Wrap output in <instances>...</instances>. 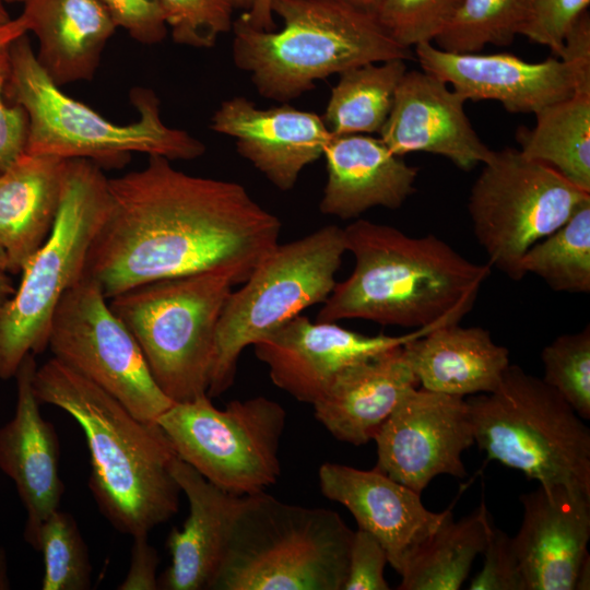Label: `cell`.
I'll return each mask as SVG.
<instances>
[{
  "instance_id": "6da1fadb",
  "label": "cell",
  "mask_w": 590,
  "mask_h": 590,
  "mask_svg": "<svg viewBox=\"0 0 590 590\" xmlns=\"http://www.w3.org/2000/svg\"><path fill=\"white\" fill-rule=\"evenodd\" d=\"M108 191L83 272L107 299L148 282L206 271L243 284L279 244L280 219L243 185L189 175L162 156L108 178Z\"/></svg>"
},
{
  "instance_id": "7a4b0ae2",
  "label": "cell",
  "mask_w": 590,
  "mask_h": 590,
  "mask_svg": "<svg viewBox=\"0 0 590 590\" xmlns=\"http://www.w3.org/2000/svg\"><path fill=\"white\" fill-rule=\"evenodd\" d=\"M343 232L354 268L337 282L317 321L363 319L415 329L459 323L491 275L489 264L470 261L432 234L412 237L364 219Z\"/></svg>"
},
{
  "instance_id": "3957f363",
  "label": "cell",
  "mask_w": 590,
  "mask_h": 590,
  "mask_svg": "<svg viewBox=\"0 0 590 590\" xmlns=\"http://www.w3.org/2000/svg\"><path fill=\"white\" fill-rule=\"evenodd\" d=\"M33 386L39 403L61 409L81 426L91 457L88 487L118 531L149 534L177 514V455L157 423L139 420L55 357L37 366Z\"/></svg>"
},
{
  "instance_id": "277c9868",
  "label": "cell",
  "mask_w": 590,
  "mask_h": 590,
  "mask_svg": "<svg viewBox=\"0 0 590 590\" xmlns=\"http://www.w3.org/2000/svg\"><path fill=\"white\" fill-rule=\"evenodd\" d=\"M280 31H261L234 20L232 56L266 97L287 103L319 80L369 62L413 59L374 13L344 0H272Z\"/></svg>"
},
{
  "instance_id": "5b68a950",
  "label": "cell",
  "mask_w": 590,
  "mask_h": 590,
  "mask_svg": "<svg viewBox=\"0 0 590 590\" xmlns=\"http://www.w3.org/2000/svg\"><path fill=\"white\" fill-rule=\"evenodd\" d=\"M8 56L4 93L27 115L26 153L118 167L132 153L173 162L191 161L205 152L204 143L189 132L164 123L160 98L152 90L130 92L139 117L118 125L63 93L40 67L26 34L9 45Z\"/></svg>"
},
{
  "instance_id": "8992f818",
  "label": "cell",
  "mask_w": 590,
  "mask_h": 590,
  "mask_svg": "<svg viewBox=\"0 0 590 590\" xmlns=\"http://www.w3.org/2000/svg\"><path fill=\"white\" fill-rule=\"evenodd\" d=\"M354 531L340 515L241 496L209 590H343Z\"/></svg>"
},
{
  "instance_id": "52a82bcc",
  "label": "cell",
  "mask_w": 590,
  "mask_h": 590,
  "mask_svg": "<svg viewBox=\"0 0 590 590\" xmlns=\"http://www.w3.org/2000/svg\"><path fill=\"white\" fill-rule=\"evenodd\" d=\"M109 205L108 178L84 158L67 160L59 210L44 244L21 270L0 307V379L15 376L27 354L47 349L55 310L82 278L90 246Z\"/></svg>"
},
{
  "instance_id": "ba28073f",
  "label": "cell",
  "mask_w": 590,
  "mask_h": 590,
  "mask_svg": "<svg viewBox=\"0 0 590 590\" xmlns=\"http://www.w3.org/2000/svg\"><path fill=\"white\" fill-rule=\"evenodd\" d=\"M467 403L474 441L487 459L541 485L590 495V429L543 379L509 365L494 391Z\"/></svg>"
},
{
  "instance_id": "9c48e42d",
  "label": "cell",
  "mask_w": 590,
  "mask_h": 590,
  "mask_svg": "<svg viewBox=\"0 0 590 590\" xmlns=\"http://www.w3.org/2000/svg\"><path fill=\"white\" fill-rule=\"evenodd\" d=\"M233 286L228 274L206 271L148 282L108 299L174 403L208 394L216 329Z\"/></svg>"
},
{
  "instance_id": "30bf717a",
  "label": "cell",
  "mask_w": 590,
  "mask_h": 590,
  "mask_svg": "<svg viewBox=\"0 0 590 590\" xmlns=\"http://www.w3.org/2000/svg\"><path fill=\"white\" fill-rule=\"evenodd\" d=\"M345 252L343 228L326 225L302 238L279 243L241 286L232 291L216 329L210 398L233 386L247 346L327 300Z\"/></svg>"
},
{
  "instance_id": "8fae6325",
  "label": "cell",
  "mask_w": 590,
  "mask_h": 590,
  "mask_svg": "<svg viewBox=\"0 0 590 590\" xmlns=\"http://www.w3.org/2000/svg\"><path fill=\"white\" fill-rule=\"evenodd\" d=\"M177 457L217 487L246 496L281 474L284 408L262 396L217 409L208 394L173 403L156 421Z\"/></svg>"
},
{
  "instance_id": "7c38bea8",
  "label": "cell",
  "mask_w": 590,
  "mask_h": 590,
  "mask_svg": "<svg viewBox=\"0 0 590 590\" xmlns=\"http://www.w3.org/2000/svg\"><path fill=\"white\" fill-rule=\"evenodd\" d=\"M587 192L518 149L493 151L473 182L468 211L474 236L495 267L512 281L526 274L527 250L559 228Z\"/></svg>"
},
{
  "instance_id": "4fadbf2b",
  "label": "cell",
  "mask_w": 590,
  "mask_h": 590,
  "mask_svg": "<svg viewBox=\"0 0 590 590\" xmlns=\"http://www.w3.org/2000/svg\"><path fill=\"white\" fill-rule=\"evenodd\" d=\"M47 349L143 422L156 423L174 403L153 379L130 330L90 279L83 276L59 302Z\"/></svg>"
},
{
  "instance_id": "5bb4252c",
  "label": "cell",
  "mask_w": 590,
  "mask_h": 590,
  "mask_svg": "<svg viewBox=\"0 0 590 590\" xmlns=\"http://www.w3.org/2000/svg\"><path fill=\"white\" fill-rule=\"evenodd\" d=\"M373 440L375 469L420 494L437 475L465 476L462 453L475 444L467 400L422 387L403 394Z\"/></svg>"
},
{
  "instance_id": "9a60e30c",
  "label": "cell",
  "mask_w": 590,
  "mask_h": 590,
  "mask_svg": "<svg viewBox=\"0 0 590 590\" xmlns=\"http://www.w3.org/2000/svg\"><path fill=\"white\" fill-rule=\"evenodd\" d=\"M366 335L330 321L297 315L253 344L272 382L299 402L315 404L346 367L429 332Z\"/></svg>"
},
{
  "instance_id": "2e32d148",
  "label": "cell",
  "mask_w": 590,
  "mask_h": 590,
  "mask_svg": "<svg viewBox=\"0 0 590 590\" xmlns=\"http://www.w3.org/2000/svg\"><path fill=\"white\" fill-rule=\"evenodd\" d=\"M422 70L438 78L467 101L491 99L510 113L536 114L575 91L569 67L559 58L527 62L508 54H459L432 43L415 46Z\"/></svg>"
},
{
  "instance_id": "e0dca14e",
  "label": "cell",
  "mask_w": 590,
  "mask_h": 590,
  "mask_svg": "<svg viewBox=\"0 0 590 590\" xmlns=\"http://www.w3.org/2000/svg\"><path fill=\"white\" fill-rule=\"evenodd\" d=\"M323 496L343 505L358 529L371 533L400 575L441 523L447 509L428 510L421 494L382 472L326 462L318 471Z\"/></svg>"
},
{
  "instance_id": "ac0fdd59",
  "label": "cell",
  "mask_w": 590,
  "mask_h": 590,
  "mask_svg": "<svg viewBox=\"0 0 590 590\" xmlns=\"http://www.w3.org/2000/svg\"><path fill=\"white\" fill-rule=\"evenodd\" d=\"M521 527L514 547L527 590H575L590 558V495L565 485H539L520 497Z\"/></svg>"
},
{
  "instance_id": "d6986e66",
  "label": "cell",
  "mask_w": 590,
  "mask_h": 590,
  "mask_svg": "<svg viewBox=\"0 0 590 590\" xmlns=\"http://www.w3.org/2000/svg\"><path fill=\"white\" fill-rule=\"evenodd\" d=\"M210 129L235 140L238 154L275 188L292 190L303 169L324 151L331 134L321 116L286 103L259 108L244 96L223 101Z\"/></svg>"
},
{
  "instance_id": "ffe728a7",
  "label": "cell",
  "mask_w": 590,
  "mask_h": 590,
  "mask_svg": "<svg viewBox=\"0 0 590 590\" xmlns=\"http://www.w3.org/2000/svg\"><path fill=\"white\" fill-rule=\"evenodd\" d=\"M467 99L447 83L412 70L402 76L390 114L379 131L381 141L399 156L413 152L440 155L470 170L485 163L491 150L464 111Z\"/></svg>"
},
{
  "instance_id": "44dd1931",
  "label": "cell",
  "mask_w": 590,
  "mask_h": 590,
  "mask_svg": "<svg viewBox=\"0 0 590 590\" xmlns=\"http://www.w3.org/2000/svg\"><path fill=\"white\" fill-rule=\"evenodd\" d=\"M37 368L27 354L16 374L13 417L0 427V470L15 484L26 510L23 536L36 548L43 522L59 509L64 486L59 474V441L55 427L39 411L33 380Z\"/></svg>"
},
{
  "instance_id": "7402d4cb",
  "label": "cell",
  "mask_w": 590,
  "mask_h": 590,
  "mask_svg": "<svg viewBox=\"0 0 590 590\" xmlns=\"http://www.w3.org/2000/svg\"><path fill=\"white\" fill-rule=\"evenodd\" d=\"M327 181L319 210L341 220L376 206L396 210L415 191L417 167L392 153L380 138L331 135L323 154Z\"/></svg>"
},
{
  "instance_id": "603a6c76",
  "label": "cell",
  "mask_w": 590,
  "mask_h": 590,
  "mask_svg": "<svg viewBox=\"0 0 590 590\" xmlns=\"http://www.w3.org/2000/svg\"><path fill=\"white\" fill-rule=\"evenodd\" d=\"M403 345L346 367L312 404L315 417L335 439L369 442L403 394L418 387Z\"/></svg>"
},
{
  "instance_id": "cb8c5ba5",
  "label": "cell",
  "mask_w": 590,
  "mask_h": 590,
  "mask_svg": "<svg viewBox=\"0 0 590 590\" xmlns=\"http://www.w3.org/2000/svg\"><path fill=\"white\" fill-rule=\"evenodd\" d=\"M172 473L187 497L189 512L182 528H173L168 534L172 562L158 577V589H208L223 557L241 496L212 484L178 457L172 463Z\"/></svg>"
},
{
  "instance_id": "d4e9b609",
  "label": "cell",
  "mask_w": 590,
  "mask_h": 590,
  "mask_svg": "<svg viewBox=\"0 0 590 590\" xmlns=\"http://www.w3.org/2000/svg\"><path fill=\"white\" fill-rule=\"evenodd\" d=\"M36 59L58 86L91 80L116 26L99 0H24Z\"/></svg>"
},
{
  "instance_id": "484cf974",
  "label": "cell",
  "mask_w": 590,
  "mask_h": 590,
  "mask_svg": "<svg viewBox=\"0 0 590 590\" xmlns=\"http://www.w3.org/2000/svg\"><path fill=\"white\" fill-rule=\"evenodd\" d=\"M403 350L418 386L462 398L494 391L510 365L509 350L488 330L459 323L430 330Z\"/></svg>"
},
{
  "instance_id": "4316f807",
  "label": "cell",
  "mask_w": 590,
  "mask_h": 590,
  "mask_svg": "<svg viewBox=\"0 0 590 590\" xmlns=\"http://www.w3.org/2000/svg\"><path fill=\"white\" fill-rule=\"evenodd\" d=\"M67 160L24 152L0 172V245L8 272L20 273L49 236L61 199Z\"/></svg>"
},
{
  "instance_id": "83f0119b",
  "label": "cell",
  "mask_w": 590,
  "mask_h": 590,
  "mask_svg": "<svg viewBox=\"0 0 590 590\" xmlns=\"http://www.w3.org/2000/svg\"><path fill=\"white\" fill-rule=\"evenodd\" d=\"M534 115L533 129L517 131L518 150L590 192V92H574Z\"/></svg>"
},
{
  "instance_id": "f1b7e54d",
  "label": "cell",
  "mask_w": 590,
  "mask_h": 590,
  "mask_svg": "<svg viewBox=\"0 0 590 590\" xmlns=\"http://www.w3.org/2000/svg\"><path fill=\"white\" fill-rule=\"evenodd\" d=\"M452 508L401 571L398 590H458L475 557L483 553L493 528L482 500L471 515L453 520Z\"/></svg>"
},
{
  "instance_id": "f546056e",
  "label": "cell",
  "mask_w": 590,
  "mask_h": 590,
  "mask_svg": "<svg viewBox=\"0 0 590 590\" xmlns=\"http://www.w3.org/2000/svg\"><path fill=\"white\" fill-rule=\"evenodd\" d=\"M405 72V61L393 59L340 73L321 116L330 134L379 133Z\"/></svg>"
},
{
  "instance_id": "4dcf8cb0",
  "label": "cell",
  "mask_w": 590,
  "mask_h": 590,
  "mask_svg": "<svg viewBox=\"0 0 590 590\" xmlns=\"http://www.w3.org/2000/svg\"><path fill=\"white\" fill-rule=\"evenodd\" d=\"M521 269L526 275H538L553 291L590 292V199L559 228L527 250Z\"/></svg>"
},
{
  "instance_id": "1f68e13d",
  "label": "cell",
  "mask_w": 590,
  "mask_h": 590,
  "mask_svg": "<svg viewBox=\"0 0 590 590\" xmlns=\"http://www.w3.org/2000/svg\"><path fill=\"white\" fill-rule=\"evenodd\" d=\"M530 4L531 0H462L436 45L459 54L479 52L486 45H509L519 35Z\"/></svg>"
},
{
  "instance_id": "d6a6232c",
  "label": "cell",
  "mask_w": 590,
  "mask_h": 590,
  "mask_svg": "<svg viewBox=\"0 0 590 590\" xmlns=\"http://www.w3.org/2000/svg\"><path fill=\"white\" fill-rule=\"evenodd\" d=\"M36 551L43 554V590H87L92 565L74 518L57 509L42 524Z\"/></svg>"
},
{
  "instance_id": "836d02e7",
  "label": "cell",
  "mask_w": 590,
  "mask_h": 590,
  "mask_svg": "<svg viewBox=\"0 0 590 590\" xmlns=\"http://www.w3.org/2000/svg\"><path fill=\"white\" fill-rule=\"evenodd\" d=\"M543 380L590 420V327L557 337L541 353Z\"/></svg>"
},
{
  "instance_id": "e575fe53",
  "label": "cell",
  "mask_w": 590,
  "mask_h": 590,
  "mask_svg": "<svg viewBox=\"0 0 590 590\" xmlns=\"http://www.w3.org/2000/svg\"><path fill=\"white\" fill-rule=\"evenodd\" d=\"M462 0H381L375 16L399 45L432 43L449 25Z\"/></svg>"
},
{
  "instance_id": "d590c367",
  "label": "cell",
  "mask_w": 590,
  "mask_h": 590,
  "mask_svg": "<svg viewBox=\"0 0 590 590\" xmlns=\"http://www.w3.org/2000/svg\"><path fill=\"white\" fill-rule=\"evenodd\" d=\"M173 40L192 48H212L232 31L234 8L228 0H158Z\"/></svg>"
},
{
  "instance_id": "8d00e7d4",
  "label": "cell",
  "mask_w": 590,
  "mask_h": 590,
  "mask_svg": "<svg viewBox=\"0 0 590 590\" xmlns=\"http://www.w3.org/2000/svg\"><path fill=\"white\" fill-rule=\"evenodd\" d=\"M589 3L590 0H531L528 17L519 35L547 46L559 57L567 32Z\"/></svg>"
},
{
  "instance_id": "74e56055",
  "label": "cell",
  "mask_w": 590,
  "mask_h": 590,
  "mask_svg": "<svg viewBox=\"0 0 590 590\" xmlns=\"http://www.w3.org/2000/svg\"><path fill=\"white\" fill-rule=\"evenodd\" d=\"M482 570L471 580L470 590H527L512 538L493 526Z\"/></svg>"
},
{
  "instance_id": "f35d334b",
  "label": "cell",
  "mask_w": 590,
  "mask_h": 590,
  "mask_svg": "<svg viewBox=\"0 0 590 590\" xmlns=\"http://www.w3.org/2000/svg\"><path fill=\"white\" fill-rule=\"evenodd\" d=\"M116 27L143 45L163 42L168 27L158 0H99Z\"/></svg>"
},
{
  "instance_id": "ab89813d",
  "label": "cell",
  "mask_w": 590,
  "mask_h": 590,
  "mask_svg": "<svg viewBox=\"0 0 590 590\" xmlns=\"http://www.w3.org/2000/svg\"><path fill=\"white\" fill-rule=\"evenodd\" d=\"M388 557L380 542L369 532L354 531L343 590H389L385 578Z\"/></svg>"
},
{
  "instance_id": "60d3db41",
  "label": "cell",
  "mask_w": 590,
  "mask_h": 590,
  "mask_svg": "<svg viewBox=\"0 0 590 590\" xmlns=\"http://www.w3.org/2000/svg\"><path fill=\"white\" fill-rule=\"evenodd\" d=\"M8 47L0 51V172L7 169L24 153L27 140L25 110L19 105L8 103L5 98Z\"/></svg>"
},
{
  "instance_id": "b9f144b4",
  "label": "cell",
  "mask_w": 590,
  "mask_h": 590,
  "mask_svg": "<svg viewBox=\"0 0 590 590\" xmlns=\"http://www.w3.org/2000/svg\"><path fill=\"white\" fill-rule=\"evenodd\" d=\"M571 70L575 91L590 92V14L583 11L574 22L564 39L559 56Z\"/></svg>"
},
{
  "instance_id": "7bdbcfd3",
  "label": "cell",
  "mask_w": 590,
  "mask_h": 590,
  "mask_svg": "<svg viewBox=\"0 0 590 590\" xmlns=\"http://www.w3.org/2000/svg\"><path fill=\"white\" fill-rule=\"evenodd\" d=\"M132 539L129 570L118 589L156 590V570L160 563L157 551L149 543L148 534L134 535Z\"/></svg>"
},
{
  "instance_id": "ee69618b",
  "label": "cell",
  "mask_w": 590,
  "mask_h": 590,
  "mask_svg": "<svg viewBox=\"0 0 590 590\" xmlns=\"http://www.w3.org/2000/svg\"><path fill=\"white\" fill-rule=\"evenodd\" d=\"M271 1L255 0L251 9L248 12H243L239 17L253 28L261 31L275 30Z\"/></svg>"
},
{
  "instance_id": "f6af8a7d",
  "label": "cell",
  "mask_w": 590,
  "mask_h": 590,
  "mask_svg": "<svg viewBox=\"0 0 590 590\" xmlns=\"http://www.w3.org/2000/svg\"><path fill=\"white\" fill-rule=\"evenodd\" d=\"M25 21L19 15L0 25V51L8 47L17 37L27 34Z\"/></svg>"
},
{
  "instance_id": "bcb514c9",
  "label": "cell",
  "mask_w": 590,
  "mask_h": 590,
  "mask_svg": "<svg viewBox=\"0 0 590 590\" xmlns=\"http://www.w3.org/2000/svg\"><path fill=\"white\" fill-rule=\"evenodd\" d=\"M15 286L5 271L0 270V307L13 295Z\"/></svg>"
},
{
  "instance_id": "7dc6e473",
  "label": "cell",
  "mask_w": 590,
  "mask_h": 590,
  "mask_svg": "<svg viewBox=\"0 0 590 590\" xmlns=\"http://www.w3.org/2000/svg\"><path fill=\"white\" fill-rule=\"evenodd\" d=\"M590 589V558H588L581 566L577 580L575 583V590H589Z\"/></svg>"
},
{
  "instance_id": "c3c4849f",
  "label": "cell",
  "mask_w": 590,
  "mask_h": 590,
  "mask_svg": "<svg viewBox=\"0 0 590 590\" xmlns=\"http://www.w3.org/2000/svg\"><path fill=\"white\" fill-rule=\"evenodd\" d=\"M359 9L371 12L375 14L381 0H344Z\"/></svg>"
},
{
  "instance_id": "681fc988",
  "label": "cell",
  "mask_w": 590,
  "mask_h": 590,
  "mask_svg": "<svg viewBox=\"0 0 590 590\" xmlns=\"http://www.w3.org/2000/svg\"><path fill=\"white\" fill-rule=\"evenodd\" d=\"M234 10H241L243 12H248L255 0H228Z\"/></svg>"
},
{
  "instance_id": "f907efd6",
  "label": "cell",
  "mask_w": 590,
  "mask_h": 590,
  "mask_svg": "<svg viewBox=\"0 0 590 590\" xmlns=\"http://www.w3.org/2000/svg\"><path fill=\"white\" fill-rule=\"evenodd\" d=\"M8 267H9V263H8L7 253L4 249L2 248V246L0 245V270L8 272Z\"/></svg>"
},
{
  "instance_id": "816d5d0a",
  "label": "cell",
  "mask_w": 590,
  "mask_h": 590,
  "mask_svg": "<svg viewBox=\"0 0 590 590\" xmlns=\"http://www.w3.org/2000/svg\"><path fill=\"white\" fill-rule=\"evenodd\" d=\"M11 17L5 9V4L0 1V25L10 21Z\"/></svg>"
},
{
  "instance_id": "f5cc1de1",
  "label": "cell",
  "mask_w": 590,
  "mask_h": 590,
  "mask_svg": "<svg viewBox=\"0 0 590 590\" xmlns=\"http://www.w3.org/2000/svg\"><path fill=\"white\" fill-rule=\"evenodd\" d=\"M1 2H3L4 4L7 3H23L24 0H0Z\"/></svg>"
}]
</instances>
